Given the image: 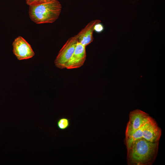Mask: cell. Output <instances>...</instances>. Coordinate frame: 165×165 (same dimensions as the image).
Masks as SVG:
<instances>
[{
  "label": "cell",
  "instance_id": "obj_8",
  "mask_svg": "<svg viewBox=\"0 0 165 165\" xmlns=\"http://www.w3.org/2000/svg\"><path fill=\"white\" fill-rule=\"evenodd\" d=\"M100 22V20H95L89 22L77 34L74 36L78 42L85 47L92 42L94 40V26L96 24Z\"/></svg>",
  "mask_w": 165,
  "mask_h": 165
},
{
  "label": "cell",
  "instance_id": "obj_1",
  "mask_svg": "<svg viewBox=\"0 0 165 165\" xmlns=\"http://www.w3.org/2000/svg\"><path fill=\"white\" fill-rule=\"evenodd\" d=\"M159 141L151 142L141 138L133 141L127 149V164L149 165L157 155Z\"/></svg>",
  "mask_w": 165,
  "mask_h": 165
},
{
  "label": "cell",
  "instance_id": "obj_7",
  "mask_svg": "<svg viewBox=\"0 0 165 165\" xmlns=\"http://www.w3.org/2000/svg\"><path fill=\"white\" fill-rule=\"evenodd\" d=\"M86 58V47L78 42L75 50L66 65L68 69L78 68L84 64Z\"/></svg>",
  "mask_w": 165,
  "mask_h": 165
},
{
  "label": "cell",
  "instance_id": "obj_9",
  "mask_svg": "<svg viewBox=\"0 0 165 165\" xmlns=\"http://www.w3.org/2000/svg\"><path fill=\"white\" fill-rule=\"evenodd\" d=\"M57 125L58 128L61 130H65L67 129L70 125L69 120L67 118L62 117L57 121Z\"/></svg>",
  "mask_w": 165,
  "mask_h": 165
},
{
  "label": "cell",
  "instance_id": "obj_10",
  "mask_svg": "<svg viewBox=\"0 0 165 165\" xmlns=\"http://www.w3.org/2000/svg\"><path fill=\"white\" fill-rule=\"evenodd\" d=\"M51 0H25L26 4L29 6L41 4L48 2Z\"/></svg>",
  "mask_w": 165,
  "mask_h": 165
},
{
  "label": "cell",
  "instance_id": "obj_5",
  "mask_svg": "<svg viewBox=\"0 0 165 165\" xmlns=\"http://www.w3.org/2000/svg\"><path fill=\"white\" fill-rule=\"evenodd\" d=\"M78 42L75 36L68 38L56 58L54 61L56 66L60 69L65 68L66 65L72 55Z\"/></svg>",
  "mask_w": 165,
  "mask_h": 165
},
{
  "label": "cell",
  "instance_id": "obj_3",
  "mask_svg": "<svg viewBox=\"0 0 165 165\" xmlns=\"http://www.w3.org/2000/svg\"><path fill=\"white\" fill-rule=\"evenodd\" d=\"M161 134V129L155 121L152 118L129 138L125 139L127 148L129 146L133 141L141 138L151 142L159 141Z\"/></svg>",
  "mask_w": 165,
  "mask_h": 165
},
{
  "label": "cell",
  "instance_id": "obj_2",
  "mask_svg": "<svg viewBox=\"0 0 165 165\" xmlns=\"http://www.w3.org/2000/svg\"><path fill=\"white\" fill-rule=\"evenodd\" d=\"M30 19L37 24L51 23L55 22L61 12L62 6L58 0L29 6Z\"/></svg>",
  "mask_w": 165,
  "mask_h": 165
},
{
  "label": "cell",
  "instance_id": "obj_11",
  "mask_svg": "<svg viewBox=\"0 0 165 165\" xmlns=\"http://www.w3.org/2000/svg\"><path fill=\"white\" fill-rule=\"evenodd\" d=\"M104 28L103 25L100 22L95 24L94 27V31L97 33H100L103 31Z\"/></svg>",
  "mask_w": 165,
  "mask_h": 165
},
{
  "label": "cell",
  "instance_id": "obj_6",
  "mask_svg": "<svg viewBox=\"0 0 165 165\" xmlns=\"http://www.w3.org/2000/svg\"><path fill=\"white\" fill-rule=\"evenodd\" d=\"M13 46V53L18 60L28 59L35 55L30 45L21 36L14 39Z\"/></svg>",
  "mask_w": 165,
  "mask_h": 165
},
{
  "label": "cell",
  "instance_id": "obj_4",
  "mask_svg": "<svg viewBox=\"0 0 165 165\" xmlns=\"http://www.w3.org/2000/svg\"><path fill=\"white\" fill-rule=\"evenodd\" d=\"M152 118L148 114L140 110L136 109L131 112L126 130L125 139L129 138Z\"/></svg>",
  "mask_w": 165,
  "mask_h": 165
}]
</instances>
